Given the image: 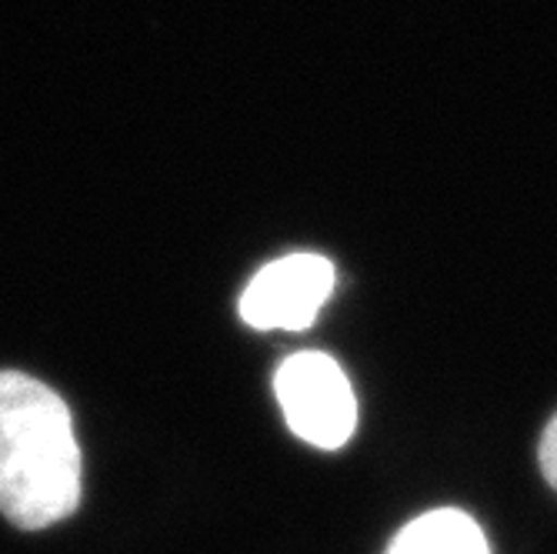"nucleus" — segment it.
<instances>
[{
    "instance_id": "nucleus-1",
    "label": "nucleus",
    "mask_w": 557,
    "mask_h": 554,
    "mask_svg": "<svg viewBox=\"0 0 557 554\" xmlns=\"http://www.w3.org/2000/svg\"><path fill=\"white\" fill-rule=\"evenodd\" d=\"M84 461L67 405L30 374L0 371V515L44 531L81 505Z\"/></svg>"
},
{
    "instance_id": "nucleus-2",
    "label": "nucleus",
    "mask_w": 557,
    "mask_h": 554,
    "mask_svg": "<svg viewBox=\"0 0 557 554\" xmlns=\"http://www.w3.org/2000/svg\"><path fill=\"white\" fill-rule=\"evenodd\" d=\"M274 394L281 401L287 428L314 447L337 451L358 428L354 387L344 368L321 350L290 355L274 374Z\"/></svg>"
},
{
    "instance_id": "nucleus-3",
    "label": "nucleus",
    "mask_w": 557,
    "mask_h": 554,
    "mask_svg": "<svg viewBox=\"0 0 557 554\" xmlns=\"http://www.w3.org/2000/svg\"><path fill=\"white\" fill-rule=\"evenodd\" d=\"M334 291V264L321 255H287L264 264L240 294V318L258 331H308Z\"/></svg>"
},
{
    "instance_id": "nucleus-4",
    "label": "nucleus",
    "mask_w": 557,
    "mask_h": 554,
    "mask_svg": "<svg viewBox=\"0 0 557 554\" xmlns=\"http://www.w3.org/2000/svg\"><path fill=\"white\" fill-rule=\"evenodd\" d=\"M387 554H491V547L471 515L458 508H437L404 525Z\"/></svg>"
},
{
    "instance_id": "nucleus-5",
    "label": "nucleus",
    "mask_w": 557,
    "mask_h": 554,
    "mask_svg": "<svg viewBox=\"0 0 557 554\" xmlns=\"http://www.w3.org/2000/svg\"><path fill=\"white\" fill-rule=\"evenodd\" d=\"M537 458H541V471H544L547 484L557 491V415H554V418H550V424L544 428V438H541Z\"/></svg>"
}]
</instances>
